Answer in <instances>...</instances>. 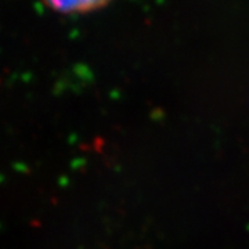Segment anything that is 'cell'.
Here are the masks:
<instances>
[{"label": "cell", "mask_w": 249, "mask_h": 249, "mask_svg": "<svg viewBox=\"0 0 249 249\" xmlns=\"http://www.w3.org/2000/svg\"><path fill=\"white\" fill-rule=\"evenodd\" d=\"M46 6L64 14L88 13L106 6L111 0H43Z\"/></svg>", "instance_id": "obj_1"}]
</instances>
